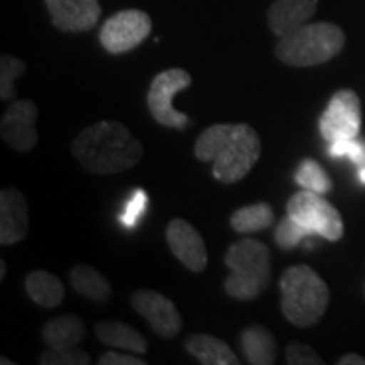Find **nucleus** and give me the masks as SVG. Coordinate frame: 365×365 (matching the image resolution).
Returning <instances> with one entry per match:
<instances>
[{"mask_svg":"<svg viewBox=\"0 0 365 365\" xmlns=\"http://www.w3.org/2000/svg\"><path fill=\"white\" fill-rule=\"evenodd\" d=\"M166 242L182 266L193 272H203L208 264L207 245L200 232L182 218H173L166 228Z\"/></svg>","mask_w":365,"mask_h":365,"instance_id":"f8f14e48","label":"nucleus"},{"mask_svg":"<svg viewBox=\"0 0 365 365\" xmlns=\"http://www.w3.org/2000/svg\"><path fill=\"white\" fill-rule=\"evenodd\" d=\"M26 293L43 308H56L65 299V286L48 271H33L24 279Z\"/></svg>","mask_w":365,"mask_h":365,"instance_id":"412c9836","label":"nucleus"},{"mask_svg":"<svg viewBox=\"0 0 365 365\" xmlns=\"http://www.w3.org/2000/svg\"><path fill=\"white\" fill-rule=\"evenodd\" d=\"M6 277V262L0 261V279H4Z\"/></svg>","mask_w":365,"mask_h":365,"instance_id":"2f4dec72","label":"nucleus"},{"mask_svg":"<svg viewBox=\"0 0 365 365\" xmlns=\"http://www.w3.org/2000/svg\"><path fill=\"white\" fill-rule=\"evenodd\" d=\"M339 365H365V359L359 354H346L339 360Z\"/></svg>","mask_w":365,"mask_h":365,"instance_id":"7c9ffc66","label":"nucleus"},{"mask_svg":"<svg viewBox=\"0 0 365 365\" xmlns=\"http://www.w3.org/2000/svg\"><path fill=\"white\" fill-rule=\"evenodd\" d=\"M150 31H153V21L149 14L139 9H127L113 14L103 22L98 38L105 51L122 54L143 44Z\"/></svg>","mask_w":365,"mask_h":365,"instance_id":"1a4fd4ad","label":"nucleus"},{"mask_svg":"<svg viewBox=\"0 0 365 365\" xmlns=\"http://www.w3.org/2000/svg\"><path fill=\"white\" fill-rule=\"evenodd\" d=\"M261 153V139L247 124H215L195 143L196 159L213 163V176L225 185L244 180L259 161Z\"/></svg>","mask_w":365,"mask_h":365,"instance_id":"f257e3e1","label":"nucleus"},{"mask_svg":"<svg viewBox=\"0 0 365 365\" xmlns=\"http://www.w3.org/2000/svg\"><path fill=\"white\" fill-rule=\"evenodd\" d=\"M318 0H274L267 11L269 27L277 38L308 24L317 12Z\"/></svg>","mask_w":365,"mask_h":365,"instance_id":"2eb2a0df","label":"nucleus"},{"mask_svg":"<svg viewBox=\"0 0 365 365\" xmlns=\"http://www.w3.org/2000/svg\"><path fill=\"white\" fill-rule=\"evenodd\" d=\"M312 235V232L308 228H304L301 223H298L294 218L286 215L279 222V225L276 228V234H274V240L279 245L282 250H291L299 244L301 240L308 239Z\"/></svg>","mask_w":365,"mask_h":365,"instance_id":"393cba45","label":"nucleus"},{"mask_svg":"<svg viewBox=\"0 0 365 365\" xmlns=\"http://www.w3.org/2000/svg\"><path fill=\"white\" fill-rule=\"evenodd\" d=\"M0 364H2V365H14L12 360H7L6 357H2V360H0Z\"/></svg>","mask_w":365,"mask_h":365,"instance_id":"72a5a7b5","label":"nucleus"},{"mask_svg":"<svg viewBox=\"0 0 365 365\" xmlns=\"http://www.w3.org/2000/svg\"><path fill=\"white\" fill-rule=\"evenodd\" d=\"M130 307L149 322L150 328L163 339H173L182 328V318L175 303L153 289H139L132 294Z\"/></svg>","mask_w":365,"mask_h":365,"instance_id":"9b49d317","label":"nucleus"},{"mask_svg":"<svg viewBox=\"0 0 365 365\" xmlns=\"http://www.w3.org/2000/svg\"><path fill=\"white\" fill-rule=\"evenodd\" d=\"M359 178H360V181L365 185V168H359Z\"/></svg>","mask_w":365,"mask_h":365,"instance_id":"473e14b6","label":"nucleus"},{"mask_svg":"<svg viewBox=\"0 0 365 365\" xmlns=\"http://www.w3.org/2000/svg\"><path fill=\"white\" fill-rule=\"evenodd\" d=\"M29 230V212L24 195L16 188L0 193V244L14 245L24 240Z\"/></svg>","mask_w":365,"mask_h":365,"instance_id":"4468645a","label":"nucleus"},{"mask_svg":"<svg viewBox=\"0 0 365 365\" xmlns=\"http://www.w3.org/2000/svg\"><path fill=\"white\" fill-rule=\"evenodd\" d=\"M328 153H330V156L333 158L352 159L359 168H365V144L360 143L357 139H346L331 143Z\"/></svg>","mask_w":365,"mask_h":365,"instance_id":"bb28decb","label":"nucleus"},{"mask_svg":"<svg viewBox=\"0 0 365 365\" xmlns=\"http://www.w3.org/2000/svg\"><path fill=\"white\" fill-rule=\"evenodd\" d=\"M85 323L76 314H63L43 327V340L49 349H70L85 339Z\"/></svg>","mask_w":365,"mask_h":365,"instance_id":"a211bd4d","label":"nucleus"},{"mask_svg":"<svg viewBox=\"0 0 365 365\" xmlns=\"http://www.w3.org/2000/svg\"><path fill=\"white\" fill-rule=\"evenodd\" d=\"M90 355L83 350L70 346V349H49L41 354V365H86L90 364Z\"/></svg>","mask_w":365,"mask_h":365,"instance_id":"a878e982","label":"nucleus"},{"mask_svg":"<svg viewBox=\"0 0 365 365\" xmlns=\"http://www.w3.org/2000/svg\"><path fill=\"white\" fill-rule=\"evenodd\" d=\"M225 264L230 274L223 282L234 299H255L267 289L271 279V254L261 240L245 237L228 247Z\"/></svg>","mask_w":365,"mask_h":365,"instance_id":"20e7f679","label":"nucleus"},{"mask_svg":"<svg viewBox=\"0 0 365 365\" xmlns=\"http://www.w3.org/2000/svg\"><path fill=\"white\" fill-rule=\"evenodd\" d=\"M51 22L63 33L91 31L102 16L98 0H44Z\"/></svg>","mask_w":365,"mask_h":365,"instance_id":"ddd939ff","label":"nucleus"},{"mask_svg":"<svg viewBox=\"0 0 365 365\" xmlns=\"http://www.w3.org/2000/svg\"><path fill=\"white\" fill-rule=\"evenodd\" d=\"M240 345L245 359L252 365H272L276 362L277 345L274 335L262 325H250L240 333Z\"/></svg>","mask_w":365,"mask_h":365,"instance_id":"f3484780","label":"nucleus"},{"mask_svg":"<svg viewBox=\"0 0 365 365\" xmlns=\"http://www.w3.org/2000/svg\"><path fill=\"white\" fill-rule=\"evenodd\" d=\"M145 207H148V193L144 190H135L129 202H127L124 212L118 215V220L124 227H135V223L139 222V218L145 212Z\"/></svg>","mask_w":365,"mask_h":365,"instance_id":"cd10ccee","label":"nucleus"},{"mask_svg":"<svg viewBox=\"0 0 365 365\" xmlns=\"http://www.w3.org/2000/svg\"><path fill=\"white\" fill-rule=\"evenodd\" d=\"M185 349L203 365H239L240 360L225 341L207 333H195L186 339Z\"/></svg>","mask_w":365,"mask_h":365,"instance_id":"dca6fc26","label":"nucleus"},{"mask_svg":"<svg viewBox=\"0 0 365 365\" xmlns=\"http://www.w3.org/2000/svg\"><path fill=\"white\" fill-rule=\"evenodd\" d=\"M38 107L27 98L12 102L4 112L0 135L9 148L17 153H29L38 144Z\"/></svg>","mask_w":365,"mask_h":365,"instance_id":"9d476101","label":"nucleus"},{"mask_svg":"<svg viewBox=\"0 0 365 365\" xmlns=\"http://www.w3.org/2000/svg\"><path fill=\"white\" fill-rule=\"evenodd\" d=\"M291 218L312 232V235L323 237L325 240L336 242L344 237V220L333 205L323 195L303 190L291 196L286 205Z\"/></svg>","mask_w":365,"mask_h":365,"instance_id":"423d86ee","label":"nucleus"},{"mask_svg":"<svg viewBox=\"0 0 365 365\" xmlns=\"http://www.w3.org/2000/svg\"><path fill=\"white\" fill-rule=\"evenodd\" d=\"M296 185H299L303 190L313 191V193L327 195L333 190V182L327 171L313 159H304L301 161L298 170L294 173Z\"/></svg>","mask_w":365,"mask_h":365,"instance_id":"5701e85b","label":"nucleus"},{"mask_svg":"<svg viewBox=\"0 0 365 365\" xmlns=\"http://www.w3.org/2000/svg\"><path fill=\"white\" fill-rule=\"evenodd\" d=\"M281 309L294 327L317 325L330 303L327 282L309 266H293L281 276Z\"/></svg>","mask_w":365,"mask_h":365,"instance_id":"7ed1b4c3","label":"nucleus"},{"mask_svg":"<svg viewBox=\"0 0 365 365\" xmlns=\"http://www.w3.org/2000/svg\"><path fill=\"white\" fill-rule=\"evenodd\" d=\"M98 365H145V360L129 354L105 352L100 355Z\"/></svg>","mask_w":365,"mask_h":365,"instance_id":"c756f323","label":"nucleus"},{"mask_svg":"<svg viewBox=\"0 0 365 365\" xmlns=\"http://www.w3.org/2000/svg\"><path fill=\"white\" fill-rule=\"evenodd\" d=\"M73 156L85 171L115 175L134 168L144 156V148L120 122H97L85 127L71 143Z\"/></svg>","mask_w":365,"mask_h":365,"instance_id":"f03ea898","label":"nucleus"},{"mask_svg":"<svg viewBox=\"0 0 365 365\" xmlns=\"http://www.w3.org/2000/svg\"><path fill=\"white\" fill-rule=\"evenodd\" d=\"M191 85V75L181 68L164 70L154 76L148 91V107L150 115L158 124L171 129H185L188 125L186 113L175 110L173 98L176 93L186 90Z\"/></svg>","mask_w":365,"mask_h":365,"instance_id":"0eeeda50","label":"nucleus"},{"mask_svg":"<svg viewBox=\"0 0 365 365\" xmlns=\"http://www.w3.org/2000/svg\"><path fill=\"white\" fill-rule=\"evenodd\" d=\"M286 362L289 365H322L323 359L309 345L293 341L286 346Z\"/></svg>","mask_w":365,"mask_h":365,"instance_id":"c85d7f7f","label":"nucleus"},{"mask_svg":"<svg viewBox=\"0 0 365 365\" xmlns=\"http://www.w3.org/2000/svg\"><path fill=\"white\" fill-rule=\"evenodd\" d=\"M26 71L24 61L11 54H4L0 59V98L9 102L16 97V85L14 81L21 78Z\"/></svg>","mask_w":365,"mask_h":365,"instance_id":"b1692460","label":"nucleus"},{"mask_svg":"<svg viewBox=\"0 0 365 365\" xmlns=\"http://www.w3.org/2000/svg\"><path fill=\"white\" fill-rule=\"evenodd\" d=\"M319 134L327 143L357 139L362 127V107L354 90H339L328 102L327 110L318 122Z\"/></svg>","mask_w":365,"mask_h":365,"instance_id":"6e6552de","label":"nucleus"},{"mask_svg":"<svg viewBox=\"0 0 365 365\" xmlns=\"http://www.w3.org/2000/svg\"><path fill=\"white\" fill-rule=\"evenodd\" d=\"M274 222H276L274 210L266 202L242 207L235 210L230 217V227L234 228L237 234L242 235L261 232L264 228L271 227Z\"/></svg>","mask_w":365,"mask_h":365,"instance_id":"4be33fe9","label":"nucleus"},{"mask_svg":"<svg viewBox=\"0 0 365 365\" xmlns=\"http://www.w3.org/2000/svg\"><path fill=\"white\" fill-rule=\"evenodd\" d=\"M70 282L76 293L97 304L108 303L112 298V286L107 277L86 264H78L71 269Z\"/></svg>","mask_w":365,"mask_h":365,"instance_id":"aec40b11","label":"nucleus"},{"mask_svg":"<svg viewBox=\"0 0 365 365\" xmlns=\"http://www.w3.org/2000/svg\"><path fill=\"white\" fill-rule=\"evenodd\" d=\"M344 48L345 33L339 26L331 22H314L279 38L276 56L287 66H317L330 61Z\"/></svg>","mask_w":365,"mask_h":365,"instance_id":"39448f33","label":"nucleus"},{"mask_svg":"<svg viewBox=\"0 0 365 365\" xmlns=\"http://www.w3.org/2000/svg\"><path fill=\"white\" fill-rule=\"evenodd\" d=\"M97 339L103 345L113 346V349L125 350L137 355L148 352V341L134 327L125 325L122 322H102L95 327Z\"/></svg>","mask_w":365,"mask_h":365,"instance_id":"6ab92c4d","label":"nucleus"}]
</instances>
